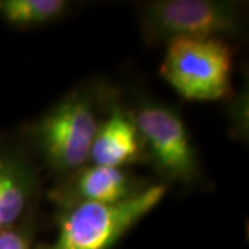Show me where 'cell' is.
I'll use <instances>...</instances> for the list:
<instances>
[{"instance_id": "obj_3", "label": "cell", "mask_w": 249, "mask_h": 249, "mask_svg": "<svg viewBox=\"0 0 249 249\" xmlns=\"http://www.w3.org/2000/svg\"><path fill=\"white\" fill-rule=\"evenodd\" d=\"M140 32L147 46L175 39L241 37L247 3L232 0H152L137 6Z\"/></svg>"}, {"instance_id": "obj_8", "label": "cell", "mask_w": 249, "mask_h": 249, "mask_svg": "<svg viewBox=\"0 0 249 249\" xmlns=\"http://www.w3.org/2000/svg\"><path fill=\"white\" fill-rule=\"evenodd\" d=\"M89 163L108 168H130L136 163H144L142 137L119 90L98 127Z\"/></svg>"}, {"instance_id": "obj_1", "label": "cell", "mask_w": 249, "mask_h": 249, "mask_svg": "<svg viewBox=\"0 0 249 249\" xmlns=\"http://www.w3.org/2000/svg\"><path fill=\"white\" fill-rule=\"evenodd\" d=\"M116 93L103 78L80 82L42 115L17 129L42 170L57 180L89 163L98 127Z\"/></svg>"}, {"instance_id": "obj_4", "label": "cell", "mask_w": 249, "mask_h": 249, "mask_svg": "<svg viewBox=\"0 0 249 249\" xmlns=\"http://www.w3.org/2000/svg\"><path fill=\"white\" fill-rule=\"evenodd\" d=\"M169 186L154 183L121 204H80L54 212L57 232L35 249H112L163 199Z\"/></svg>"}, {"instance_id": "obj_2", "label": "cell", "mask_w": 249, "mask_h": 249, "mask_svg": "<svg viewBox=\"0 0 249 249\" xmlns=\"http://www.w3.org/2000/svg\"><path fill=\"white\" fill-rule=\"evenodd\" d=\"M133 116L144 148V163L162 184L194 190L206 184V175L180 109L145 91L124 103Z\"/></svg>"}, {"instance_id": "obj_9", "label": "cell", "mask_w": 249, "mask_h": 249, "mask_svg": "<svg viewBox=\"0 0 249 249\" xmlns=\"http://www.w3.org/2000/svg\"><path fill=\"white\" fill-rule=\"evenodd\" d=\"M73 7L68 0H0V18L14 29H35L61 21Z\"/></svg>"}, {"instance_id": "obj_5", "label": "cell", "mask_w": 249, "mask_h": 249, "mask_svg": "<svg viewBox=\"0 0 249 249\" xmlns=\"http://www.w3.org/2000/svg\"><path fill=\"white\" fill-rule=\"evenodd\" d=\"M235 49L223 37L175 39L166 45L160 75L187 101L231 96Z\"/></svg>"}, {"instance_id": "obj_6", "label": "cell", "mask_w": 249, "mask_h": 249, "mask_svg": "<svg viewBox=\"0 0 249 249\" xmlns=\"http://www.w3.org/2000/svg\"><path fill=\"white\" fill-rule=\"evenodd\" d=\"M42 168L18 132H0V230L37 213Z\"/></svg>"}, {"instance_id": "obj_10", "label": "cell", "mask_w": 249, "mask_h": 249, "mask_svg": "<svg viewBox=\"0 0 249 249\" xmlns=\"http://www.w3.org/2000/svg\"><path fill=\"white\" fill-rule=\"evenodd\" d=\"M39 226L37 213H34L13 227L0 230V249H35Z\"/></svg>"}, {"instance_id": "obj_7", "label": "cell", "mask_w": 249, "mask_h": 249, "mask_svg": "<svg viewBox=\"0 0 249 249\" xmlns=\"http://www.w3.org/2000/svg\"><path fill=\"white\" fill-rule=\"evenodd\" d=\"M152 183L130 168L85 165L65 178H57L47 191L55 211L80 204H121L144 193Z\"/></svg>"}]
</instances>
